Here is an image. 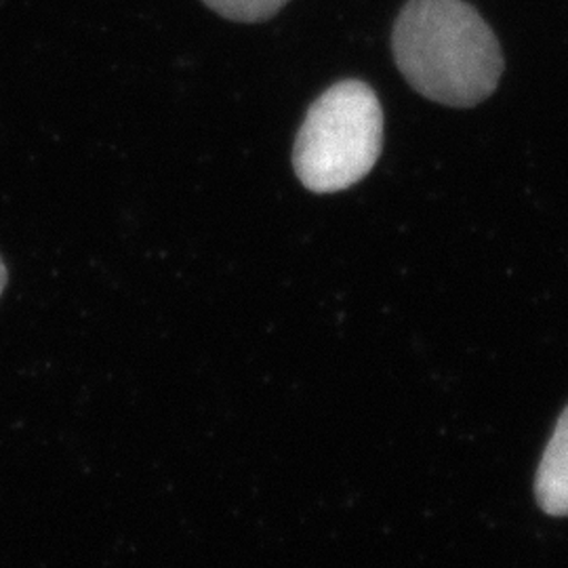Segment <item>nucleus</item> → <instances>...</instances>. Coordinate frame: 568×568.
Wrapping results in <instances>:
<instances>
[{"instance_id":"1","label":"nucleus","mask_w":568,"mask_h":568,"mask_svg":"<svg viewBox=\"0 0 568 568\" xmlns=\"http://www.w3.org/2000/svg\"><path fill=\"white\" fill-rule=\"evenodd\" d=\"M396 65L432 102L471 108L504 74V53L480 13L464 0H408L392 34Z\"/></svg>"},{"instance_id":"3","label":"nucleus","mask_w":568,"mask_h":568,"mask_svg":"<svg viewBox=\"0 0 568 568\" xmlns=\"http://www.w3.org/2000/svg\"><path fill=\"white\" fill-rule=\"evenodd\" d=\"M537 504L549 516H568V406L562 410L535 478Z\"/></svg>"},{"instance_id":"2","label":"nucleus","mask_w":568,"mask_h":568,"mask_svg":"<svg viewBox=\"0 0 568 568\" xmlns=\"http://www.w3.org/2000/svg\"><path fill=\"white\" fill-rule=\"evenodd\" d=\"M384 145V110L363 81L333 84L312 103L297 133L293 166L307 190L331 194L365 180Z\"/></svg>"},{"instance_id":"4","label":"nucleus","mask_w":568,"mask_h":568,"mask_svg":"<svg viewBox=\"0 0 568 568\" xmlns=\"http://www.w3.org/2000/svg\"><path fill=\"white\" fill-rule=\"evenodd\" d=\"M204 4L232 21L270 20L288 0H203Z\"/></svg>"},{"instance_id":"5","label":"nucleus","mask_w":568,"mask_h":568,"mask_svg":"<svg viewBox=\"0 0 568 568\" xmlns=\"http://www.w3.org/2000/svg\"><path fill=\"white\" fill-rule=\"evenodd\" d=\"M4 286H7V267H4V262H2V257H0V295H2Z\"/></svg>"}]
</instances>
